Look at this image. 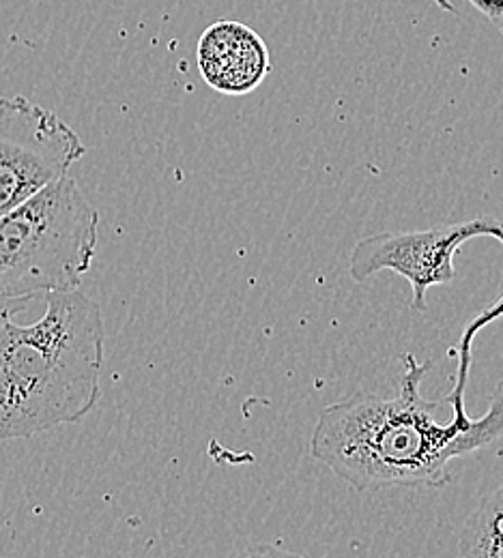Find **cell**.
<instances>
[{
    "label": "cell",
    "mask_w": 503,
    "mask_h": 558,
    "mask_svg": "<svg viewBox=\"0 0 503 558\" xmlns=\"http://www.w3.org/2000/svg\"><path fill=\"white\" fill-rule=\"evenodd\" d=\"M31 301H35L33 296H0V320L15 316L17 312H24Z\"/></svg>",
    "instance_id": "obj_8"
},
{
    "label": "cell",
    "mask_w": 503,
    "mask_h": 558,
    "mask_svg": "<svg viewBox=\"0 0 503 558\" xmlns=\"http://www.w3.org/2000/svg\"><path fill=\"white\" fill-rule=\"evenodd\" d=\"M86 153L55 112L26 97H0V215L59 181Z\"/></svg>",
    "instance_id": "obj_4"
},
{
    "label": "cell",
    "mask_w": 503,
    "mask_h": 558,
    "mask_svg": "<svg viewBox=\"0 0 503 558\" xmlns=\"http://www.w3.org/2000/svg\"><path fill=\"white\" fill-rule=\"evenodd\" d=\"M478 11L489 15L495 24H500L503 17V0H469Z\"/></svg>",
    "instance_id": "obj_9"
},
{
    "label": "cell",
    "mask_w": 503,
    "mask_h": 558,
    "mask_svg": "<svg viewBox=\"0 0 503 558\" xmlns=\"http://www.w3.org/2000/svg\"><path fill=\"white\" fill-rule=\"evenodd\" d=\"M196 61L207 86L228 97L250 95L272 70L263 37L232 20H221L205 28L199 39Z\"/></svg>",
    "instance_id": "obj_6"
},
{
    "label": "cell",
    "mask_w": 503,
    "mask_h": 558,
    "mask_svg": "<svg viewBox=\"0 0 503 558\" xmlns=\"http://www.w3.org/2000/svg\"><path fill=\"white\" fill-rule=\"evenodd\" d=\"M476 236H498L503 243L502 221L484 215L429 230L379 232L356 243L349 274L363 283L381 271H394L411 283V310L427 312V292L454 281V256Z\"/></svg>",
    "instance_id": "obj_5"
},
{
    "label": "cell",
    "mask_w": 503,
    "mask_h": 558,
    "mask_svg": "<svg viewBox=\"0 0 503 558\" xmlns=\"http://www.w3.org/2000/svg\"><path fill=\"white\" fill-rule=\"evenodd\" d=\"M458 555L503 558V482L465 520Z\"/></svg>",
    "instance_id": "obj_7"
},
{
    "label": "cell",
    "mask_w": 503,
    "mask_h": 558,
    "mask_svg": "<svg viewBox=\"0 0 503 558\" xmlns=\"http://www.w3.org/2000/svg\"><path fill=\"white\" fill-rule=\"evenodd\" d=\"M104 318L77 288L46 294L28 327L0 320V440L86 417L101 393Z\"/></svg>",
    "instance_id": "obj_2"
},
{
    "label": "cell",
    "mask_w": 503,
    "mask_h": 558,
    "mask_svg": "<svg viewBox=\"0 0 503 558\" xmlns=\"http://www.w3.org/2000/svg\"><path fill=\"white\" fill-rule=\"evenodd\" d=\"M99 215L70 174L0 215V296L73 290L91 269Z\"/></svg>",
    "instance_id": "obj_3"
},
{
    "label": "cell",
    "mask_w": 503,
    "mask_h": 558,
    "mask_svg": "<svg viewBox=\"0 0 503 558\" xmlns=\"http://www.w3.org/2000/svg\"><path fill=\"white\" fill-rule=\"evenodd\" d=\"M403 363L405 374L394 398L356 393L323 409L314 425L312 458L358 492L443 488L452 482V460L471 456L503 436V380L482 417H469L465 411L471 349H460L450 421H439L436 411L447 407L452 396L432 402L420 389L432 361L418 363L407 352Z\"/></svg>",
    "instance_id": "obj_1"
}]
</instances>
